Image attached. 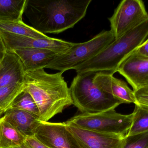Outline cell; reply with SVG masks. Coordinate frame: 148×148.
Returning a JSON list of instances; mask_svg holds the SVG:
<instances>
[{
  "label": "cell",
  "mask_w": 148,
  "mask_h": 148,
  "mask_svg": "<svg viewBox=\"0 0 148 148\" xmlns=\"http://www.w3.org/2000/svg\"><path fill=\"white\" fill-rule=\"evenodd\" d=\"M91 0H27L24 14L41 33L58 34L85 17Z\"/></svg>",
  "instance_id": "1"
},
{
  "label": "cell",
  "mask_w": 148,
  "mask_h": 148,
  "mask_svg": "<svg viewBox=\"0 0 148 148\" xmlns=\"http://www.w3.org/2000/svg\"><path fill=\"white\" fill-rule=\"evenodd\" d=\"M63 73H47L44 69L26 71L25 89L35 102L40 120L48 122L73 104L69 88Z\"/></svg>",
  "instance_id": "2"
},
{
  "label": "cell",
  "mask_w": 148,
  "mask_h": 148,
  "mask_svg": "<svg viewBox=\"0 0 148 148\" xmlns=\"http://www.w3.org/2000/svg\"><path fill=\"white\" fill-rule=\"evenodd\" d=\"M148 20L128 31L88 61L77 66V74L106 72L114 75L122 63L147 40Z\"/></svg>",
  "instance_id": "3"
},
{
  "label": "cell",
  "mask_w": 148,
  "mask_h": 148,
  "mask_svg": "<svg viewBox=\"0 0 148 148\" xmlns=\"http://www.w3.org/2000/svg\"><path fill=\"white\" fill-rule=\"evenodd\" d=\"M95 74H77L69 87L73 104L82 114H96L115 109L122 104L95 83Z\"/></svg>",
  "instance_id": "4"
},
{
  "label": "cell",
  "mask_w": 148,
  "mask_h": 148,
  "mask_svg": "<svg viewBox=\"0 0 148 148\" xmlns=\"http://www.w3.org/2000/svg\"><path fill=\"white\" fill-rule=\"evenodd\" d=\"M115 39L111 30H103L93 38L82 43H74L64 53L59 54L45 68L64 73L95 56Z\"/></svg>",
  "instance_id": "5"
},
{
  "label": "cell",
  "mask_w": 148,
  "mask_h": 148,
  "mask_svg": "<svg viewBox=\"0 0 148 148\" xmlns=\"http://www.w3.org/2000/svg\"><path fill=\"white\" fill-rule=\"evenodd\" d=\"M133 114L123 115L115 109L96 114H82L70 118L65 123L83 129L125 138L133 120Z\"/></svg>",
  "instance_id": "6"
},
{
  "label": "cell",
  "mask_w": 148,
  "mask_h": 148,
  "mask_svg": "<svg viewBox=\"0 0 148 148\" xmlns=\"http://www.w3.org/2000/svg\"><path fill=\"white\" fill-rule=\"evenodd\" d=\"M110 30L117 39L148 20V13L141 0H123L109 18Z\"/></svg>",
  "instance_id": "7"
},
{
  "label": "cell",
  "mask_w": 148,
  "mask_h": 148,
  "mask_svg": "<svg viewBox=\"0 0 148 148\" xmlns=\"http://www.w3.org/2000/svg\"><path fill=\"white\" fill-rule=\"evenodd\" d=\"M0 35L7 51L22 48L48 50L59 54L64 53L73 45V43L49 37L45 39L18 35L0 30Z\"/></svg>",
  "instance_id": "8"
},
{
  "label": "cell",
  "mask_w": 148,
  "mask_h": 148,
  "mask_svg": "<svg viewBox=\"0 0 148 148\" xmlns=\"http://www.w3.org/2000/svg\"><path fill=\"white\" fill-rule=\"evenodd\" d=\"M34 136L50 148H80L65 122L40 120Z\"/></svg>",
  "instance_id": "9"
},
{
  "label": "cell",
  "mask_w": 148,
  "mask_h": 148,
  "mask_svg": "<svg viewBox=\"0 0 148 148\" xmlns=\"http://www.w3.org/2000/svg\"><path fill=\"white\" fill-rule=\"evenodd\" d=\"M66 125L80 148H123L125 138Z\"/></svg>",
  "instance_id": "10"
},
{
  "label": "cell",
  "mask_w": 148,
  "mask_h": 148,
  "mask_svg": "<svg viewBox=\"0 0 148 148\" xmlns=\"http://www.w3.org/2000/svg\"><path fill=\"white\" fill-rule=\"evenodd\" d=\"M117 72L136 90L148 81V57L135 51L122 63Z\"/></svg>",
  "instance_id": "11"
},
{
  "label": "cell",
  "mask_w": 148,
  "mask_h": 148,
  "mask_svg": "<svg viewBox=\"0 0 148 148\" xmlns=\"http://www.w3.org/2000/svg\"><path fill=\"white\" fill-rule=\"evenodd\" d=\"M95 83L102 89L113 96L122 103H134L136 100L134 90L125 82L106 72H97L93 79Z\"/></svg>",
  "instance_id": "12"
},
{
  "label": "cell",
  "mask_w": 148,
  "mask_h": 148,
  "mask_svg": "<svg viewBox=\"0 0 148 148\" xmlns=\"http://www.w3.org/2000/svg\"><path fill=\"white\" fill-rule=\"evenodd\" d=\"M21 59L25 71L45 69L59 53L48 50L22 48L12 51Z\"/></svg>",
  "instance_id": "13"
},
{
  "label": "cell",
  "mask_w": 148,
  "mask_h": 148,
  "mask_svg": "<svg viewBox=\"0 0 148 148\" xmlns=\"http://www.w3.org/2000/svg\"><path fill=\"white\" fill-rule=\"evenodd\" d=\"M25 73L19 56L13 51H7L0 67V87L24 82Z\"/></svg>",
  "instance_id": "14"
},
{
  "label": "cell",
  "mask_w": 148,
  "mask_h": 148,
  "mask_svg": "<svg viewBox=\"0 0 148 148\" xmlns=\"http://www.w3.org/2000/svg\"><path fill=\"white\" fill-rule=\"evenodd\" d=\"M5 119L27 137L34 136L40 124L39 117L27 112L9 109L4 114Z\"/></svg>",
  "instance_id": "15"
},
{
  "label": "cell",
  "mask_w": 148,
  "mask_h": 148,
  "mask_svg": "<svg viewBox=\"0 0 148 148\" xmlns=\"http://www.w3.org/2000/svg\"><path fill=\"white\" fill-rule=\"evenodd\" d=\"M27 136L21 133L4 116L0 118V148H12L23 144Z\"/></svg>",
  "instance_id": "16"
},
{
  "label": "cell",
  "mask_w": 148,
  "mask_h": 148,
  "mask_svg": "<svg viewBox=\"0 0 148 148\" xmlns=\"http://www.w3.org/2000/svg\"><path fill=\"white\" fill-rule=\"evenodd\" d=\"M27 0H0V22L22 21Z\"/></svg>",
  "instance_id": "17"
},
{
  "label": "cell",
  "mask_w": 148,
  "mask_h": 148,
  "mask_svg": "<svg viewBox=\"0 0 148 148\" xmlns=\"http://www.w3.org/2000/svg\"><path fill=\"white\" fill-rule=\"evenodd\" d=\"M0 30L18 35L45 39L49 37L22 21L0 22Z\"/></svg>",
  "instance_id": "18"
},
{
  "label": "cell",
  "mask_w": 148,
  "mask_h": 148,
  "mask_svg": "<svg viewBox=\"0 0 148 148\" xmlns=\"http://www.w3.org/2000/svg\"><path fill=\"white\" fill-rule=\"evenodd\" d=\"M25 89L24 81L14 83L0 87V110L4 114Z\"/></svg>",
  "instance_id": "19"
},
{
  "label": "cell",
  "mask_w": 148,
  "mask_h": 148,
  "mask_svg": "<svg viewBox=\"0 0 148 148\" xmlns=\"http://www.w3.org/2000/svg\"><path fill=\"white\" fill-rule=\"evenodd\" d=\"M133 120L127 136L148 131V106L136 104Z\"/></svg>",
  "instance_id": "20"
},
{
  "label": "cell",
  "mask_w": 148,
  "mask_h": 148,
  "mask_svg": "<svg viewBox=\"0 0 148 148\" xmlns=\"http://www.w3.org/2000/svg\"><path fill=\"white\" fill-rule=\"evenodd\" d=\"M9 109L22 110L40 117V112L37 105L33 97L26 90L16 98Z\"/></svg>",
  "instance_id": "21"
},
{
  "label": "cell",
  "mask_w": 148,
  "mask_h": 148,
  "mask_svg": "<svg viewBox=\"0 0 148 148\" xmlns=\"http://www.w3.org/2000/svg\"><path fill=\"white\" fill-rule=\"evenodd\" d=\"M122 148H148V131L126 136Z\"/></svg>",
  "instance_id": "22"
},
{
  "label": "cell",
  "mask_w": 148,
  "mask_h": 148,
  "mask_svg": "<svg viewBox=\"0 0 148 148\" xmlns=\"http://www.w3.org/2000/svg\"><path fill=\"white\" fill-rule=\"evenodd\" d=\"M134 91L136 104L148 106V85L140 87Z\"/></svg>",
  "instance_id": "23"
},
{
  "label": "cell",
  "mask_w": 148,
  "mask_h": 148,
  "mask_svg": "<svg viewBox=\"0 0 148 148\" xmlns=\"http://www.w3.org/2000/svg\"><path fill=\"white\" fill-rule=\"evenodd\" d=\"M25 143L29 148H50L37 140L34 136L27 137Z\"/></svg>",
  "instance_id": "24"
},
{
  "label": "cell",
  "mask_w": 148,
  "mask_h": 148,
  "mask_svg": "<svg viewBox=\"0 0 148 148\" xmlns=\"http://www.w3.org/2000/svg\"><path fill=\"white\" fill-rule=\"evenodd\" d=\"M142 55L148 57V38L136 50Z\"/></svg>",
  "instance_id": "25"
},
{
  "label": "cell",
  "mask_w": 148,
  "mask_h": 148,
  "mask_svg": "<svg viewBox=\"0 0 148 148\" xmlns=\"http://www.w3.org/2000/svg\"><path fill=\"white\" fill-rule=\"evenodd\" d=\"M6 52H7V50L2 40L1 37L0 35V67Z\"/></svg>",
  "instance_id": "26"
},
{
  "label": "cell",
  "mask_w": 148,
  "mask_h": 148,
  "mask_svg": "<svg viewBox=\"0 0 148 148\" xmlns=\"http://www.w3.org/2000/svg\"><path fill=\"white\" fill-rule=\"evenodd\" d=\"M12 148H29L25 144V142H24L23 144H22L21 145H20V146H17V147H13Z\"/></svg>",
  "instance_id": "27"
},
{
  "label": "cell",
  "mask_w": 148,
  "mask_h": 148,
  "mask_svg": "<svg viewBox=\"0 0 148 148\" xmlns=\"http://www.w3.org/2000/svg\"><path fill=\"white\" fill-rule=\"evenodd\" d=\"M3 114H4V113L3 112H2L1 110H0V118L1 117V116Z\"/></svg>",
  "instance_id": "28"
},
{
  "label": "cell",
  "mask_w": 148,
  "mask_h": 148,
  "mask_svg": "<svg viewBox=\"0 0 148 148\" xmlns=\"http://www.w3.org/2000/svg\"><path fill=\"white\" fill-rule=\"evenodd\" d=\"M147 85H148V81H147V82H146V83H145V84H144L143 86H147ZM143 86H142V87H143Z\"/></svg>",
  "instance_id": "29"
}]
</instances>
